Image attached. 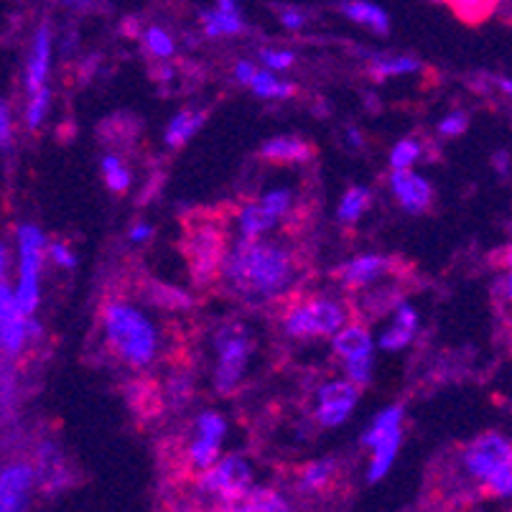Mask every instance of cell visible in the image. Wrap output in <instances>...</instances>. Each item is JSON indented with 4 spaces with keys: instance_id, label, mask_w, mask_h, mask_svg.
Masks as SVG:
<instances>
[{
    "instance_id": "d4e9b609",
    "label": "cell",
    "mask_w": 512,
    "mask_h": 512,
    "mask_svg": "<svg viewBox=\"0 0 512 512\" xmlns=\"http://www.w3.org/2000/svg\"><path fill=\"white\" fill-rule=\"evenodd\" d=\"M237 510H248V512H278V510H288V502L283 500L281 495H276V492L271 490H258V487H253V490L248 492V497L240 502V507Z\"/></svg>"
},
{
    "instance_id": "d590c367",
    "label": "cell",
    "mask_w": 512,
    "mask_h": 512,
    "mask_svg": "<svg viewBox=\"0 0 512 512\" xmlns=\"http://www.w3.org/2000/svg\"><path fill=\"white\" fill-rule=\"evenodd\" d=\"M484 487L495 497H512V462H507L500 472L492 474L490 482L484 484Z\"/></svg>"
},
{
    "instance_id": "2e32d148",
    "label": "cell",
    "mask_w": 512,
    "mask_h": 512,
    "mask_svg": "<svg viewBox=\"0 0 512 512\" xmlns=\"http://www.w3.org/2000/svg\"><path fill=\"white\" fill-rule=\"evenodd\" d=\"M278 222V217L273 212L263 207L260 202L245 204V207L237 212V225H240V237L245 240H258L260 235H265L268 230H273V225Z\"/></svg>"
},
{
    "instance_id": "7bdbcfd3",
    "label": "cell",
    "mask_w": 512,
    "mask_h": 512,
    "mask_svg": "<svg viewBox=\"0 0 512 512\" xmlns=\"http://www.w3.org/2000/svg\"><path fill=\"white\" fill-rule=\"evenodd\" d=\"M281 23H283V26H286V29L299 31V29H304L306 16L301 11H283L281 13Z\"/></svg>"
},
{
    "instance_id": "83f0119b",
    "label": "cell",
    "mask_w": 512,
    "mask_h": 512,
    "mask_svg": "<svg viewBox=\"0 0 512 512\" xmlns=\"http://www.w3.org/2000/svg\"><path fill=\"white\" fill-rule=\"evenodd\" d=\"M102 171H105L107 186H110L113 192H125V189L130 186L128 169H125L123 161H120L115 153H110V156L102 158Z\"/></svg>"
},
{
    "instance_id": "e0dca14e",
    "label": "cell",
    "mask_w": 512,
    "mask_h": 512,
    "mask_svg": "<svg viewBox=\"0 0 512 512\" xmlns=\"http://www.w3.org/2000/svg\"><path fill=\"white\" fill-rule=\"evenodd\" d=\"M260 156L268 158V161H276V164H296V161H306L311 156V148L299 138L283 136L263 143Z\"/></svg>"
},
{
    "instance_id": "d6a6232c",
    "label": "cell",
    "mask_w": 512,
    "mask_h": 512,
    "mask_svg": "<svg viewBox=\"0 0 512 512\" xmlns=\"http://www.w3.org/2000/svg\"><path fill=\"white\" fill-rule=\"evenodd\" d=\"M413 337H416L413 329L393 324V327H390L388 332H383V337H380V347H383L385 352H400V349L408 347V344L413 342Z\"/></svg>"
},
{
    "instance_id": "60d3db41",
    "label": "cell",
    "mask_w": 512,
    "mask_h": 512,
    "mask_svg": "<svg viewBox=\"0 0 512 512\" xmlns=\"http://www.w3.org/2000/svg\"><path fill=\"white\" fill-rule=\"evenodd\" d=\"M49 258L57 265H62V268H74L77 265V255H72V250L67 245H62V242H51Z\"/></svg>"
},
{
    "instance_id": "8992f818",
    "label": "cell",
    "mask_w": 512,
    "mask_h": 512,
    "mask_svg": "<svg viewBox=\"0 0 512 512\" xmlns=\"http://www.w3.org/2000/svg\"><path fill=\"white\" fill-rule=\"evenodd\" d=\"M184 253L192 268V276L197 283H209L225 265V235L220 225L214 222H199L197 227L189 230L184 242Z\"/></svg>"
},
{
    "instance_id": "3957f363",
    "label": "cell",
    "mask_w": 512,
    "mask_h": 512,
    "mask_svg": "<svg viewBox=\"0 0 512 512\" xmlns=\"http://www.w3.org/2000/svg\"><path fill=\"white\" fill-rule=\"evenodd\" d=\"M18 237V286H16V304L26 316H34L39 306V276H41V258H44L46 237L36 225H21L16 230Z\"/></svg>"
},
{
    "instance_id": "7402d4cb",
    "label": "cell",
    "mask_w": 512,
    "mask_h": 512,
    "mask_svg": "<svg viewBox=\"0 0 512 512\" xmlns=\"http://www.w3.org/2000/svg\"><path fill=\"white\" fill-rule=\"evenodd\" d=\"M370 72L375 79L400 77V74L421 72V62L413 57H370Z\"/></svg>"
},
{
    "instance_id": "603a6c76",
    "label": "cell",
    "mask_w": 512,
    "mask_h": 512,
    "mask_svg": "<svg viewBox=\"0 0 512 512\" xmlns=\"http://www.w3.org/2000/svg\"><path fill=\"white\" fill-rule=\"evenodd\" d=\"M204 123V113H179L174 120L169 123V128H166V143H169L171 148L176 146H184L189 138L197 133L199 128H202Z\"/></svg>"
},
{
    "instance_id": "f35d334b",
    "label": "cell",
    "mask_w": 512,
    "mask_h": 512,
    "mask_svg": "<svg viewBox=\"0 0 512 512\" xmlns=\"http://www.w3.org/2000/svg\"><path fill=\"white\" fill-rule=\"evenodd\" d=\"M260 59H263L265 67L273 69V72H283V69H288L293 62H296L293 51H276V49H265L263 54H260Z\"/></svg>"
},
{
    "instance_id": "30bf717a",
    "label": "cell",
    "mask_w": 512,
    "mask_h": 512,
    "mask_svg": "<svg viewBox=\"0 0 512 512\" xmlns=\"http://www.w3.org/2000/svg\"><path fill=\"white\" fill-rule=\"evenodd\" d=\"M357 388L360 385H355L352 380H334V383L321 385L319 393H316V400H319L316 421L327 428L342 426L357 406V398H360Z\"/></svg>"
},
{
    "instance_id": "f5cc1de1",
    "label": "cell",
    "mask_w": 512,
    "mask_h": 512,
    "mask_svg": "<svg viewBox=\"0 0 512 512\" xmlns=\"http://www.w3.org/2000/svg\"><path fill=\"white\" fill-rule=\"evenodd\" d=\"M497 85H500V90L505 92L507 97H512V79H500V82H497Z\"/></svg>"
},
{
    "instance_id": "ab89813d",
    "label": "cell",
    "mask_w": 512,
    "mask_h": 512,
    "mask_svg": "<svg viewBox=\"0 0 512 512\" xmlns=\"http://www.w3.org/2000/svg\"><path fill=\"white\" fill-rule=\"evenodd\" d=\"M467 115L464 113H451L449 118H444L439 123V133L441 136H449V138H454V136H462L464 130H467Z\"/></svg>"
},
{
    "instance_id": "ac0fdd59",
    "label": "cell",
    "mask_w": 512,
    "mask_h": 512,
    "mask_svg": "<svg viewBox=\"0 0 512 512\" xmlns=\"http://www.w3.org/2000/svg\"><path fill=\"white\" fill-rule=\"evenodd\" d=\"M342 13L347 18H352V21L370 26L375 34H388L390 31L388 13L380 6H375V3H367V0H344Z\"/></svg>"
},
{
    "instance_id": "9c48e42d",
    "label": "cell",
    "mask_w": 512,
    "mask_h": 512,
    "mask_svg": "<svg viewBox=\"0 0 512 512\" xmlns=\"http://www.w3.org/2000/svg\"><path fill=\"white\" fill-rule=\"evenodd\" d=\"M507 462H512V444L500 434L479 436L462 454V464L469 477L484 484L490 482L492 474L500 472Z\"/></svg>"
},
{
    "instance_id": "bcb514c9",
    "label": "cell",
    "mask_w": 512,
    "mask_h": 512,
    "mask_svg": "<svg viewBox=\"0 0 512 512\" xmlns=\"http://www.w3.org/2000/svg\"><path fill=\"white\" fill-rule=\"evenodd\" d=\"M8 138H11V118H8V107L3 105L0 107V141H3V146L8 143Z\"/></svg>"
},
{
    "instance_id": "4316f807",
    "label": "cell",
    "mask_w": 512,
    "mask_h": 512,
    "mask_svg": "<svg viewBox=\"0 0 512 512\" xmlns=\"http://www.w3.org/2000/svg\"><path fill=\"white\" fill-rule=\"evenodd\" d=\"M367 207H370V192L362 189V186H355V189H349V192L344 194L342 202H339V220L352 225V222H357L362 214L367 212Z\"/></svg>"
},
{
    "instance_id": "ee69618b",
    "label": "cell",
    "mask_w": 512,
    "mask_h": 512,
    "mask_svg": "<svg viewBox=\"0 0 512 512\" xmlns=\"http://www.w3.org/2000/svg\"><path fill=\"white\" fill-rule=\"evenodd\" d=\"M255 72H258V69H255L250 62H237V67H235V77H237V82H242V85H250L255 77Z\"/></svg>"
},
{
    "instance_id": "4dcf8cb0",
    "label": "cell",
    "mask_w": 512,
    "mask_h": 512,
    "mask_svg": "<svg viewBox=\"0 0 512 512\" xmlns=\"http://www.w3.org/2000/svg\"><path fill=\"white\" fill-rule=\"evenodd\" d=\"M146 44L148 51L158 59H169L171 54H174V39H171L164 29H158V26H151V29L146 31Z\"/></svg>"
},
{
    "instance_id": "ba28073f",
    "label": "cell",
    "mask_w": 512,
    "mask_h": 512,
    "mask_svg": "<svg viewBox=\"0 0 512 512\" xmlns=\"http://www.w3.org/2000/svg\"><path fill=\"white\" fill-rule=\"evenodd\" d=\"M41 334L39 321L26 316L16 304V293L3 283L0 288V342L8 355H21L26 344Z\"/></svg>"
},
{
    "instance_id": "44dd1931",
    "label": "cell",
    "mask_w": 512,
    "mask_h": 512,
    "mask_svg": "<svg viewBox=\"0 0 512 512\" xmlns=\"http://www.w3.org/2000/svg\"><path fill=\"white\" fill-rule=\"evenodd\" d=\"M202 21H204V31H207V36H232V34H240V31L245 29L240 13L222 11V8L204 11Z\"/></svg>"
},
{
    "instance_id": "b9f144b4",
    "label": "cell",
    "mask_w": 512,
    "mask_h": 512,
    "mask_svg": "<svg viewBox=\"0 0 512 512\" xmlns=\"http://www.w3.org/2000/svg\"><path fill=\"white\" fill-rule=\"evenodd\" d=\"M395 324H400V327L406 329H413V332H418V314L416 309H413L411 304H398V309H395Z\"/></svg>"
},
{
    "instance_id": "f907efd6",
    "label": "cell",
    "mask_w": 512,
    "mask_h": 512,
    "mask_svg": "<svg viewBox=\"0 0 512 512\" xmlns=\"http://www.w3.org/2000/svg\"><path fill=\"white\" fill-rule=\"evenodd\" d=\"M217 8H222V11H230V13H240V8H237L235 0H217Z\"/></svg>"
},
{
    "instance_id": "f1b7e54d",
    "label": "cell",
    "mask_w": 512,
    "mask_h": 512,
    "mask_svg": "<svg viewBox=\"0 0 512 512\" xmlns=\"http://www.w3.org/2000/svg\"><path fill=\"white\" fill-rule=\"evenodd\" d=\"M421 153V143L413 141V138H406V141L395 143L393 153H390V166H393V169H411L418 158H421Z\"/></svg>"
},
{
    "instance_id": "8d00e7d4",
    "label": "cell",
    "mask_w": 512,
    "mask_h": 512,
    "mask_svg": "<svg viewBox=\"0 0 512 512\" xmlns=\"http://www.w3.org/2000/svg\"><path fill=\"white\" fill-rule=\"evenodd\" d=\"M372 365H375V360H372V355H370V357H360V360L344 362V370H347V377L352 380V383L365 385V383H370Z\"/></svg>"
},
{
    "instance_id": "e575fe53",
    "label": "cell",
    "mask_w": 512,
    "mask_h": 512,
    "mask_svg": "<svg viewBox=\"0 0 512 512\" xmlns=\"http://www.w3.org/2000/svg\"><path fill=\"white\" fill-rule=\"evenodd\" d=\"M225 431H227V423L220 413H202L197 418V436H209V439H225Z\"/></svg>"
},
{
    "instance_id": "5b68a950",
    "label": "cell",
    "mask_w": 512,
    "mask_h": 512,
    "mask_svg": "<svg viewBox=\"0 0 512 512\" xmlns=\"http://www.w3.org/2000/svg\"><path fill=\"white\" fill-rule=\"evenodd\" d=\"M347 324V309L332 299H311L293 306L283 319L288 337H334Z\"/></svg>"
},
{
    "instance_id": "7c38bea8",
    "label": "cell",
    "mask_w": 512,
    "mask_h": 512,
    "mask_svg": "<svg viewBox=\"0 0 512 512\" xmlns=\"http://www.w3.org/2000/svg\"><path fill=\"white\" fill-rule=\"evenodd\" d=\"M36 482V469L31 464H13L0 474V510H23Z\"/></svg>"
},
{
    "instance_id": "11a10c76",
    "label": "cell",
    "mask_w": 512,
    "mask_h": 512,
    "mask_svg": "<svg viewBox=\"0 0 512 512\" xmlns=\"http://www.w3.org/2000/svg\"><path fill=\"white\" fill-rule=\"evenodd\" d=\"M59 3H74V0H59Z\"/></svg>"
},
{
    "instance_id": "816d5d0a",
    "label": "cell",
    "mask_w": 512,
    "mask_h": 512,
    "mask_svg": "<svg viewBox=\"0 0 512 512\" xmlns=\"http://www.w3.org/2000/svg\"><path fill=\"white\" fill-rule=\"evenodd\" d=\"M507 166H510V158H507V153H500L497 156V169H500V174H505Z\"/></svg>"
},
{
    "instance_id": "cb8c5ba5",
    "label": "cell",
    "mask_w": 512,
    "mask_h": 512,
    "mask_svg": "<svg viewBox=\"0 0 512 512\" xmlns=\"http://www.w3.org/2000/svg\"><path fill=\"white\" fill-rule=\"evenodd\" d=\"M250 87H253L255 95L268 97V100H283V97H291L293 90H296V87L288 85V82H281V79H276V74H273V72H260V69L255 72Z\"/></svg>"
},
{
    "instance_id": "277c9868",
    "label": "cell",
    "mask_w": 512,
    "mask_h": 512,
    "mask_svg": "<svg viewBox=\"0 0 512 512\" xmlns=\"http://www.w3.org/2000/svg\"><path fill=\"white\" fill-rule=\"evenodd\" d=\"M199 490L214 500H220L222 507L237 510L240 502L253 490V469L242 456H227L214 467L204 469L202 477H199Z\"/></svg>"
},
{
    "instance_id": "7a4b0ae2",
    "label": "cell",
    "mask_w": 512,
    "mask_h": 512,
    "mask_svg": "<svg viewBox=\"0 0 512 512\" xmlns=\"http://www.w3.org/2000/svg\"><path fill=\"white\" fill-rule=\"evenodd\" d=\"M105 337L115 355L133 367L151 365L158 352V332L143 311L128 304L105 309Z\"/></svg>"
},
{
    "instance_id": "5bb4252c",
    "label": "cell",
    "mask_w": 512,
    "mask_h": 512,
    "mask_svg": "<svg viewBox=\"0 0 512 512\" xmlns=\"http://www.w3.org/2000/svg\"><path fill=\"white\" fill-rule=\"evenodd\" d=\"M388 268L390 263L383 255H360V258L349 260L342 271H339V276H342V281L347 283V286L357 288L367 286V283L377 281V278H383L385 273H388Z\"/></svg>"
},
{
    "instance_id": "ffe728a7",
    "label": "cell",
    "mask_w": 512,
    "mask_h": 512,
    "mask_svg": "<svg viewBox=\"0 0 512 512\" xmlns=\"http://www.w3.org/2000/svg\"><path fill=\"white\" fill-rule=\"evenodd\" d=\"M400 439H403V434H393L372 449V462L370 469H367V479H370V482H380V479L390 472L395 456H398Z\"/></svg>"
},
{
    "instance_id": "7dc6e473",
    "label": "cell",
    "mask_w": 512,
    "mask_h": 512,
    "mask_svg": "<svg viewBox=\"0 0 512 512\" xmlns=\"http://www.w3.org/2000/svg\"><path fill=\"white\" fill-rule=\"evenodd\" d=\"M171 390H174V395H179V400H186L189 398V380H186V377L174 380V383H171Z\"/></svg>"
},
{
    "instance_id": "9a60e30c",
    "label": "cell",
    "mask_w": 512,
    "mask_h": 512,
    "mask_svg": "<svg viewBox=\"0 0 512 512\" xmlns=\"http://www.w3.org/2000/svg\"><path fill=\"white\" fill-rule=\"evenodd\" d=\"M332 339H334V352H337L344 362L360 360V357H370L372 349H375L370 332H367L365 327H357V324L342 327Z\"/></svg>"
},
{
    "instance_id": "1f68e13d",
    "label": "cell",
    "mask_w": 512,
    "mask_h": 512,
    "mask_svg": "<svg viewBox=\"0 0 512 512\" xmlns=\"http://www.w3.org/2000/svg\"><path fill=\"white\" fill-rule=\"evenodd\" d=\"M449 3L464 21H479L495 6V0H449Z\"/></svg>"
},
{
    "instance_id": "74e56055",
    "label": "cell",
    "mask_w": 512,
    "mask_h": 512,
    "mask_svg": "<svg viewBox=\"0 0 512 512\" xmlns=\"http://www.w3.org/2000/svg\"><path fill=\"white\" fill-rule=\"evenodd\" d=\"M260 204H263L268 212L276 214V217H283V214L291 209V192H288V189H273V192L263 194Z\"/></svg>"
},
{
    "instance_id": "836d02e7",
    "label": "cell",
    "mask_w": 512,
    "mask_h": 512,
    "mask_svg": "<svg viewBox=\"0 0 512 512\" xmlns=\"http://www.w3.org/2000/svg\"><path fill=\"white\" fill-rule=\"evenodd\" d=\"M49 102H51V92L46 90H39L36 95H31L29 100V110H26V123H29L31 130L39 128L41 123H44V115L46 110H49Z\"/></svg>"
},
{
    "instance_id": "f6af8a7d",
    "label": "cell",
    "mask_w": 512,
    "mask_h": 512,
    "mask_svg": "<svg viewBox=\"0 0 512 512\" xmlns=\"http://www.w3.org/2000/svg\"><path fill=\"white\" fill-rule=\"evenodd\" d=\"M151 235H153V227L146 225V222L130 227V240L133 242H146V240H151Z\"/></svg>"
},
{
    "instance_id": "4fadbf2b",
    "label": "cell",
    "mask_w": 512,
    "mask_h": 512,
    "mask_svg": "<svg viewBox=\"0 0 512 512\" xmlns=\"http://www.w3.org/2000/svg\"><path fill=\"white\" fill-rule=\"evenodd\" d=\"M49 59H51V34H49V26H41V29L36 31L34 49H31L29 67H26V90H29V95H36V92L46 87Z\"/></svg>"
},
{
    "instance_id": "d6986e66",
    "label": "cell",
    "mask_w": 512,
    "mask_h": 512,
    "mask_svg": "<svg viewBox=\"0 0 512 512\" xmlns=\"http://www.w3.org/2000/svg\"><path fill=\"white\" fill-rule=\"evenodd\" d=\"M400 423H403V408L400 406H390L385 411L377 413V418L372 421V426L367 428L365 436H362V444L367 449H375L380 441H385L388 436L400 434Z\"/></svg>"
},
{
    "instance_id": "c3c4849f",
    "label": "cell",
    "mask_w": 512,
    "mask_h": 512,
    "mask_svg": "<svg viewBox=\"0 0 512 512\" xmlns=\"http://www.w3.org/2000/svg\"><path fill=\"white\" fill-rule=\"evenodd\" d=\"M347 143L352 148H362V136H360V130H355V128H349L347 130Z\"/></svg>"
},
{
    "instance_id": "6da1fadb",
    "label": "cell",
    "mask_w": 512,
    "mask_h": 512,
    "mask_svg": "<svg viewBox=\"0 0 512 512\" xmlns=\"http://www.w3.org/2000/svg\"><path fill=\"white\" fill-rule=\"evenodd\" d=\"M222 276L227 286L250 304L278 299L296 281V263L291 253L271 242L245 240L240 237L235 248L227 253Z\"/></svg>"
},
{
    "instance_id": "681fc988",
    "label": "cell",
    "mask_w": 512,
    "mask_h": 512,
    "mask_svg": "<svg viewBox=\"0 0 512 512\" xmlns=\"http://www.w3.org/2000/svg\"><path fill=\"white\" fill-rule=\"evenodd\" d=\"M502 296H505L507 301H512V271L507 273L505 281H502Z\"/></svg>"
},
{
    "instance_id": "db71d44e",
    "label": "cell",
    "mask_w": 512,
    "mask_h": 512,
    "mask_svg": "<svg viewBox=\"0 0 512 512\" xmlns=\"http://www.w3.org/2000/svg\"><path fill=\"white\" fill-rule=\"evenodd\" d=\"M505 265L512 271V245H507L505 248Z\"/></svg>"
},
{
    "instance_id": "8fae6325",
    "label": "cell",
    "mask_w": 512,
    "mask_h": 512,
    "mask_svg": "<svg viewBox=\"0 0 512 512\" xmlns=\"http://www.w3.org/2000/svg\"><path fill=\"white\" fill-rule=\"evenodd\" d=\"M390 189H393L395 199L408 214L426 212L431 204V184L423 176L413 174L411 169H393L390 176Z\"/></svg>"
},
{
    "instance_id": "52a82bcc",
    "label": "cell",
    "mask_w": 512,
    "mask_h": 512,
    "mask_svg": "<svg viewBox=\"0 0 512 512\" xmlns=\"http://www.w3.org/2000/svg\"><path fill=\"white\" fill-rule=\"evenodd\" d=\"M250 349H253V342H250L248 329L242 324H227L220 329V334H217L220 365H217V377H214V385L220 393L230 395L240 385L242 375L248 370Z\"/></svg>"
},
{
    "instance_id": "f546056e",
    "label": "cell",
    "mask_w": 512,
    "mask_h": 512,
    "mask_svg": "<svg viewBox=\"0 0 512 512\" xmlns=\"http://www.w3.org/2000/svg\"><path fill=\"white\" fill-rule=\"evenodd\" d=\"M332 469H334L332 462L309 464V467L304 469V474H301V490H304V492H319L321 487L329 482V477H332Z\"/></svg>"
},
{
    "instance_id": "484cf974",
    "label": "cell",
    "mask_w": 512,
    "mask_h": 512,
    "mask_svg": "<svg viewBox=\"0 0 512 512\" xmlns=\"http://www.w3.org/2000/svg\"><path fill=\"white\" fill-rule=\"evenodd\" d=\"M220 446H222L220 439L197 436V439L192 441V446H189V459H192L194 467H199L204 472V469L214 467V464L220 462Z\"/></svg>"
}]
</instances>
